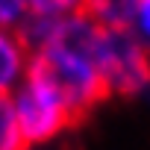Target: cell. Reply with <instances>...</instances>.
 Here are the masks:
<instances>
[{
	"instance_id": "1",
	"label": "cell",
	"mask_w": 150,
	"mask_h": 150,
	"mask_svg": "<svg viewBox=\"0 0 150 150\" xmlns=\"http://www.w3.org/2000/svg\"><path fill=\"white\" fill-rule=\"evenodd\" d=\"M27 74L47 83L65 100V106L71 109L77 124H83L97 103L112 97L103 77H100V71H97V65L88 56H80V53L56 47V44L33 50L30 62H27Z\"/></svg>"
},
{
	"instance_id": "2",
	"label": "cell",
	"mask_w": 150,
	"mask_h": 150,
	"mask_svg": "<svg viewBox=\"0 0 150 150\" xmlns=\"http://www.w3.org/2000/svg\"><path fill=\"white\" fill-rule=\"evenodd\" d=\"M94 65L109 94L135 97L150 88V47L132 33V27H103Z\"/></svg>"
},
{
	"instance_id": "3",
	"label": "cell",
	"mask_w": 150,
	"mask_h": 150,
	"mask_svg": "<svg viewBox=\"0 0 150 150\" xmlns=\"http://www.w3.org/2000/svg\"><path fill=\"white\" fill-rule=\"evenodd\" d=\"M15 112H18V124H21L27 144L50 141V138L62 135L65 129L77 127L65 100L33 74H24V83L15 97Z\"/></svg>"
},
{
	"instance_id": "4",
	"label": "cell",
	"mask_w": 150,
	"mask_h": 150,
	"mask_svg": "<svg viewBox=\"0 0 150 150\" xmlns=\"http://www.w3.org/2000/svg\"><path fill=\"white\" fill-rule=\"evenodd\" d=\"M27 44L21 41V35L15 30L0 27V97L9 94L15 88V83L27 74Z\"/></svg>"
},
{
	"instance_id": "5",
	"label": "cell",
	"mask_w": 150,
	"mask_h": 150,
	"mask_svg": "<svg viewBox=\"0 0 150 150\" xmlns=\"http://www.w3.org/2000/svg\"><path fill=\"white\" fill-rule=\"evenodd\" d=\"M0 150H27L18 112H15V100L9 94L0 97Z\"/></svg>"
},
{
	"instance_id": "6",
	"label": "cell",
	"mask_w": 150,
	"mask_h": 150,
	"mask_svg": "<svg viewBox=\"0 0 150 150\" xmlns=\"http://www.w3.org/2000/svg\"><path fill=\"white\" fill-rule=\"evenodd\" d=\"M77 6L80 0H24L27 15H35V18H62L77 12Z\"/></svg>"
},
{
	"instance_id": "7",
	"label": "cell",
	"mask_w": 150,
	"mask_h": 150,
	"mask_svg": "<svg viewBox=\"0 0 150 150\" xmlns=\"http://www.w3.org/2000/svg\"><path fill=\"white\" fill-rule=\"evenodd\" d=\"M132 33L150 44V0H138L135 3V12H132Z\"/></svg>"
}]
</instances>
